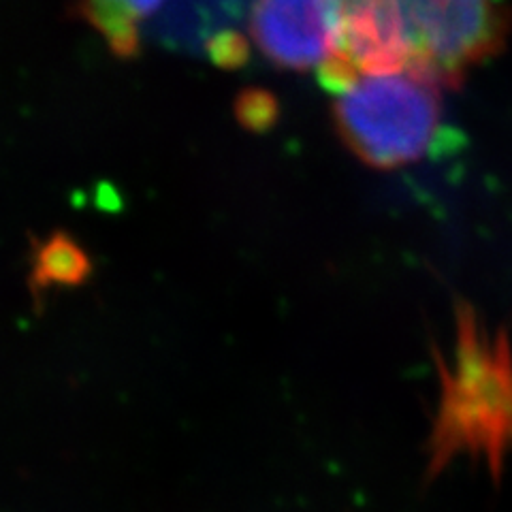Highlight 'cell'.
<instances>
[{
	"label": "cell",
	"mask_w": 512,
	"mask_h": 512,
	"mask_svg": "<svg viewBox=\"0 0 512 512\" xmlns=\"http://www.w3.org/2000/svg\"><path fill=\"white\" fill-rule=\"evenodd\" d=\"M440 399L427 438V480L466 455L483 459L500 483L512 453V344L506 329L489 331L466 301L455 308L451 361L436 350Z\"/></svg>",
	"instance_id": "cell-1"
},
{
	"label": "cell",
	"mask_w": 512,
	"mask_h": 512,
	"mask_svg": "<svg viewBox=\"0 0 512 512\" xmlns=\"http://www.w3.org/2000/svg\"><path fill=\"white\" fill-rule=\"evenodd\" d=\"M440 86L412 71L367 75L342 92L333 120L365 165L391 171L440 152L448 139Z\"/></svg>",
	"instance_id": "cell-2"
},
{
	"label": "cell",
	"mask_w": 512,
	"mask_h": 512,
	"mask_svg": "<svg viewBox=\"0 0 512 512\" xmlns=\"http://www.w3.org/2000/svg\"><path fill=\"white\" fill-rule=\"evenodd\" d=\"M412 43V73L455 88L476 64L502 50L504 0H399Z\"/></svg>",
	"instance_id": "cell-3"
},
{
	"label": "cell",
	"mask_w": 512,
	"mask_h": 512,
	"mask_svg": "<svg viewBox=\"0 0 512 512\" xmlns=\"http://www.w3.org/2000/svg\"><path fill=\"white\" fill-rule=\"evenodd\" d=\"M342 0H254L250 35L280 69H320L340 43Z\"/></svg>",
	"instance_id": "cell-4"
},
{
	"label": "cell",
	"mask_w": 512,
	"mask_h": 512,
	"mask_svg": "<svg viewBox=\"0 0 512 512\" xmlns=\"http://www.w3.org/2000/svg\"><path fill=\"white\" fill-rule=\"evenodd\" d=\"M90 274V256L69 233L54 231L47 239L32 244V269L28 276V288L37 308L43 306V297L47 291H52V288L82 286Z\"/></svg>",
	"instance_id": "cell-5"
},
{
	"label": "cell",
	"mask_w": 512,
	"mask_h": 512,
	"mask_svg": "<svg viewBox=\"0 0 512 512\" xmlns=\"http://www.w3.org/2000/svg\"><path fill=\"white\" fill-rule=\"evenodd\" d=\"M163 0H77V15L105 39L118 58L139 52V30Z\"/></svg>",
	"instance_id": "cell-6"
},
{
	"label": "cell",
	"mask_w": 512,
	"mask_h": 512,
	"mask_svg": "<svg viewBox=\"0 0 512 512\" xmlns=\"http://www.w3.org/2000/svg\"><path fill=\"white\" fill-rule=\"evenodd\" d=\"M235 114L242 126L252 133H263L274 126L278 118V103L267 90H246L239 94Z\"/></svg>",
	"instance_id": "cell-7"
},
{
	"label": "cell",
	"mask_w": 512,
	"mask_h": 512,
	"mask_svg": "<svg viewBox=\"0 0 512 512\" xmlns=\"http://www.w3.org/2000/svg\"><path fill=\"white\" fill-rule=\"evenodd\" d=\"M207 54L220 69H239L248 62L250 47L239 32L220 30L207 41Z\"/></svg>",
	"instance_id": "cell-8"
}]
</instances>
